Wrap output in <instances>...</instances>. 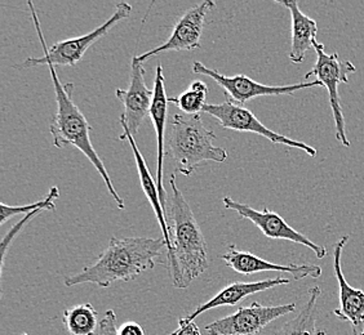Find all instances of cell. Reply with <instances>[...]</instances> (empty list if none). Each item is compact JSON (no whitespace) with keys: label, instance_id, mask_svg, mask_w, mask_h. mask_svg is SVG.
I'll return each mask as SVG.
<instances>
[{"label":"cell","instance_id":"15","mask_svg":"<svg viewBox=\"0 0 364 335\" xmlns=\"http://www.w3.org/2000/svg\"><path fill=\"white\" fill-rule=\"evenodd\" d=\"M154 99L150 110V118L153 121L156 141H158V167H156V185L161 196V203L163 208L168 213V195L163 183V167H164V158H166V124H167V110H168V97L166 93V77L163 75V66L158 63L154 80Z\"/></svg>","mask_w":364,"mask_h":335},{"label":"cell","instance_id":"23","mask_svg":"<svg viewBox=\"0 0 364 335\" xmlns=\"http://www.w3.org/2000/svg\"><path fill=\"white\" fill-rule=\"evenodd\" d=\"M41 212H34V213H30L28 216H23L21 221L18 222V224H14V227L9 230L7 235L3 238L1 240V267L4 265V260H6V253H7L8 246L11 244V241L14 240L20 232H21L22 229H23V226L28 224L30 219H33L36 214H39Z\"/></svg>","mask_w":364,"mask_h":335},{"label":"cell","instance_id":"9","mask_svg":"<svg viewBox=\"0 0 364 335\" xmlns=\"http://www.w3.org/2000/svg\"><path fill=\"white\" fill-rule=\"evenodd\" d=\"M294 311V303L262 306L253 302L250 306L239 307L234 314L205 325V330L208 335H259L269 324Z\"/></svg>","mask_w":364,"mask_h":335},{"label":"cell","instance_id":"7","mask_svg":"<svg viewBox=\"0 0 364 335\" xmlns=\"http://www.w3.org/2000/svg\"><path fill=\"white\" fill-rule=\"evenodd\" d=\"M191 71L196 75H203L215 80L225 91V97L229 98L237 105L243 106L253 98L264 96H292L296 92L314 87H323L319 80H313L310 83H296L292 85H265L253 80L251 77L239 74L235 77H225L220 71L210 69L199 61H196L191 66Z\"/></svg>","mask_w":364,"mask_h":335},{"label":"cell","instance_id":"4","mask_svg":"<svg viewBox=\"0 0 364 335\" xmlns=\"http://www.w3.org/2000/svg\"><path fill=\"white\" fill-rule=\"evenodd\" d=\"M216 138V133L204 126L200 114H175L171 120L167 155L175 161L178 173L190 177L203 163L226 161L228 151L213 145Z\"/></svg>","mask_w":364,"mask_h":335},{"label":"cell","instance_id":"18","mask_svg":"<svg viewBox=\"0 0 364 335\" xmlns=\"http://www.w3.org/2000/svg\"><path fill=\"white\" fill-rule=\"evenodd\" d=\"M278 4L287 8L291 13L292 43L289 60L294 63H301L305 60L309 49L314 48V45L318 43V26L316 20L302 13L299 1H278Z\"/></svg>","mask_w":364,"mask_h":335},{"label":"cell","instance_id":"8","mask_svg":"<svg viewBox=\"0 0 364 335\" xmlns=\"http://www.w3.org/2000/svg\"><path fill=\"white\" fill-rule=\"evenodd\" d=\"M203 112L218 120L220 126H223L224 129H231V131H237V132L253 133V134H257L261 137H265L267 140L273 142L275 145L294 147V148H299L304 153H306L311 158L316 156V150L314 147L310 146L305 142L288 138L283 134L269 129L256 118V115L251 110L245 109V106L237 105L229 98H226V101L223 104H207L204 106Z\"/></svg>","mask_w":364,"mask_h":335},{"label":"cell","instance_id":"20","mask_svg":"<svg viewBox=\"0 0 364 335\" xmlns=\"http://www.w3.org/2000/svg\"><path fill=\"white\" fill-rule=\"evenodd\" d=\"M63 322L70 335H95L100 322L91 303H82L65 309Z\"/></svg>","mask_w":364,"mask_h":335},{"label":"cell","instance_id":"25","mask_svg":"<svg viewBox=\"0 0 364 335\" xmlns=\"http://www.w3.org/2000/svg\"><path fill=\"white\" fill-rule=\"evenodd\" d=\"M171 335H202L199 326L188 317H182L178 322V328Z\"/></svg>","mask_w":364,"mask_h":335},{"label":"cell","instance_id":"12","mask_svg":"<svg viewBox=\"0 0 364 335\" xmlns=\"http://www.w3.org/2000/svg\"><path fill=\"white\" fill-rule=\"evenodd\" d=\"M115 96L124 107L120 116L126 121L129 132L136 136L144 120L150 116L154 91L149 89L145 83V69L134 57L131 63L129 87L127 89H117Z\"/></svg>","mask_w":364,"mask_h":335},{"label":"cell","instance_id":"5","mask_svg":"<svg viewBox=\"0 0 364 335\" xmlns=\"http://www.w3.org/2000/svg\"><path fill=\"white\" fill-rule=\"evenodd\" d=\"M28 6L31 11V18H33L34 26L36 28V34L42 43L44 55L42 57H28L20 65L21 69H28V67H34V66H48V65H53L55 67L56 66H77V63L83 60L85 52L91 48L95 43L107 35L109 31L115 25H118L123 20H127L132 13L131 4L118 3L115 6L112 16L101 26L92 30L91 33H88L85 35L60 40L48 48L46 44V39L43 36L42 26H41V21H39V17L36 13L34 3L28 1Z\"/></svg>","mask_w":364,"mask_h":335},{"label":"cell","instance_id":"11","mask_svg":"<svg viewBox=\"0 0 364 335\" xmlns=\"http://www.w3.org/2000/svg\"><path fill=\"white\" fill-rule=\"evenodd\" d=\"M216 7V3L212 0H204L196 6L189 8L176 22L175 28L167 42L163 43L159 47L150 49L140 56L134 58L140 63L146 62L153 57L159 56L166 52H190L200 48V38L203 34L205 16L210 9Z\"/></svg>","mask_w":364,"mask_h":335},{"label":"cell","instance_id":"13","mask_svg":"<svg viewBox=\"0 0 364 335\" xmlns=\"http://www.w3.org/2000/svg\"><path fill=\"white\" fill-rule=\"evenodd\" d=\"M349 243V236H343L333 248V270L338 282L340 306L333 309V314L341 322H349L353 328V335L364 333V292L349 285L343 273V248Z\"/></svg>","mask_w":364,"mask_h":335},{"label":"cell","instance_id":"24","mask_svg":"<svg viewBox=\"0 0 364 335\" xmlns=\"http://www.w3.org/2000/svg\"><path fill=\"white\" fill-rule=\"evenodd\" d=\"M95 335H118L117 314L112 309L106 311L102 320H100V322H98L97 331Z\"/></svg>","mask_w":364,"mask_h":335},{"label":"cell","instance_id":"10","mask_svg":"<svg viewBox=\"0 0 364 335\" xmlns=\"http://www.w3.org/2000/svg\"><path fill=\"white\" fill-rule=\"evenodd\" d=\"M223 203L226 209L234 210L238 213L240 218L251 221L256 227H259V230L267 238H273V240H287L294 244L306 246L310 251H313L316 258H326L328 251L324 246L316 244L311 238L294 230V227H291L278 213L272 212L267 208H264L262 210L253 209L252 207L235 202L229 196H225Z\"/></svg>","mask_w":364,"mask_h":335},{"label":"cell","instance_id":"19","mask_svg":"<svg viewBox=\"0 0 364 335\" xmlns=\"http://www.w3.org/2000/svg\"><path fill=\"white\" fill-rule=\"evenodd\" d=\"M321 294L322 290L318 287L309 289L305 304L292 320L286 322L279 329L277 335H327L324 330L316 326V306Z\"/></svg>","mask_w":364,"mask_h":335},{"label":"cell","instance_id":"3","mask_svg":"<svg viewBox=\"0 0 364 335\" xmlns=\"http://www.w3.org/2000/svg\"><path fill=\"white\" fill-rule=\"evenodd\" d=\"M47 67L56 93V114L50 120L49 126V132L53 137V145L57 148L75 147L85 155V158L91 161L92 165L96 168L98 175L102 177L107 191L110 192L118 208L124 209L126 207L123 199L117 192L109 172L106 170L104 163L100 159L97 151L92 145L91 124L85 119V114L79 110V107L73 99L75 85L73 83H61L60 77L57 75L56 67L53 65H48Z\"/></svg>","mask_w":364,"mask_h":335},{"label":"cell","instance_id":"14","mask_svg":"<svg viewBox=\"0 0 364 335\" xmlns=\"http://www.w3.org/2000/svg\"><path fill=\"white\" fill-rule=\"evenodd\" d=\"M225 265L230 267L232 271L240 275H253V273H286L292 275L294 280L319 279L322 276V267L316 265H278L269 262L267 259L259 258L250 251H239L235 245H230L229 249L223 256Z\"/></svg>","mask_w":364,"mask_h":335},{"label":"cell","instance_id":"21","mask_svg":"<svg viewBox=\"0 0 364 335\" xmlns=\"http://www.w3.org/2000/svg\"><path fill=\"white\" fill-rule=\"evenodd\" d=\"M208 91L207 84L196 80L178 97L168 98V102L175 105L185 115H199L203 112L204 106L207 105Z\"/></svg>","mask_w":364,"mask_h":335},{"label":"cell","instance_id":"22","mask_svg":"<svg viewBox=\"0 0 364 335\" xmlns=\"http://www.w3.org/2000/svg\"><path fill=\"white\" fill-rule=\"evenodd\" d=\"M60 196V190L57 186H53L49 190L48 194L43 200H39L36 203L28 204V205H7V204H0L1 208V218H0V224L7 222L8 219L18 216V214H25L28 216L30 213L34 212H42V210H56V200Z\"/></svg>","mask_w":364,"mask_h":335},{"label":"cell","instance_id":"27","mask_svg":"<svg viewBox=\"0 0 364 335\" xmlns=\"http://www.w3.org/2000/svg\"><path fill=\"white\" fill-rule=\"evenodd\" d=\"M21 335H28V334H21Z\"/></svg>","mask_w":364,"mask_h":335},{"label":"cell","instance_id":"1","mask_svg":"<svg viewBox=\"0 0 364 335\" xmlns=\"http://www.w3.org/2000/svg\"><path fill=\"white\" fill-rule=\"evenodd\" d=\"M169 185L172 190L168 203L172 251L167 253V267L173 287L188 289L208 268L207 243L189 203L176 185L175 175L169 177Z\"/></svg>","mask_w":364,"mask_h":335},{"label":"cell","instance_id":"28","mask_svg":"<svg viewBox=\"0 0 364 335\" xmlns=\"http://www.w3.org/2000/svg\"><path fill=\"white\" fill-rule=\"evenodd\" d=\"M363 335H364V333H363Z\"/></svg>","mask_w":364,"mask_h":335},{"label":"cell","instance_id":"16","mask_svg":"<svg viewBox=\"0 0 364 335\" xmlns=\"http://www.w3.org/2000/svg\"><path fill=\"white\" fill-rule=\"evenodd\" d=\"M119 123L122 128H123V134L120 136L119 140L128 141L129 146L132 148L134 160H136V167H137V172H139V178H140L141 187H142V191L146 196L149 203L151 204V207H153L156 221H158L159 227H161V235H163V238H164L166 245H167V253H171L172 243H171V235H169L168 213L161 205L158 185H156V181L153 178V175L147 168L145 158L141 154L140 148L137 146V142L134 140V134L129 132L126 121L122 116H120Z\"/></svg>","mask_w":364,"mask_h":335},{"label":"cell","instance_id":"17","mask_svg":"<svg viewBox=\"0 0 364 335\" xmlns=\"http://www.w3.org/2000/svg\"><path fill=\"white\" fill-rule=\"evenodd\" d=\"M291 281L286 278H274V279L262 280V281H253V282H232L230 285L225 287L223 290H220L215 297L207 300L199 307H196V311L189 316H186L189 320H196L198 316L207 312L213 308L223 307V306H237L242 300L253 295V294L267 292L269 289L280 287V285H288Z\"/></svg>","mask_w":364,"mask_h":335},{"label":"cell","instance_id":"2","mask_svg":"<svg viewBox=\"0 0 364 335\" xmlns=\"http://www.w3.org/2000/svg\"><path fill=\"white\" fill-rule=\"evenodd\" d=\"M164 246L163 238H112L95 263L65 278L63 284L70 287L90 282L109 287L117 281H131L154 268Z\"/></svg>","mask_w":364,"mask_h":335},{"label":"cell","instance_id":"26","mask_svg":"<svg viewBox=\"0 0 364 335\" xmlns=\"http://www.w3.org/2000/svg\"><path fill=\"white\" fill-rule=\"evenodd\" d=\"M118 335H146L144 328L137 322H124L118 328Z\"/></svg>","mask_w":364,"mask_h":335},{"label":"cell","instance_id":"6","mask_svg":"<svg viewBox=\"0 0 364 335\" xmlns=\"http://www.w3.org/2000/svg\"><path fill=\"white\" fill-rule=\"evenodd\" d=\"M316 52V62L305 79L316 77L328 91L329 105L333 114L335 128H336V140L345 147L350 146V141L346 136L345 118H343V106L338 94L340 84H349V75L357 71V67L350 61H343L338 58L337 53L327 55L323 43H316L314 45Z\"/></svg>","mask_w":364,"mask_h":335}]
</instances>
